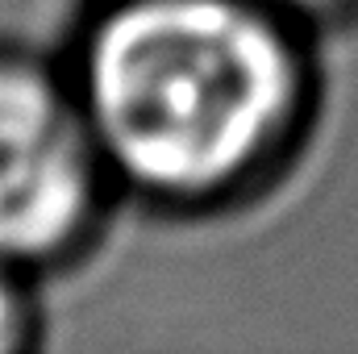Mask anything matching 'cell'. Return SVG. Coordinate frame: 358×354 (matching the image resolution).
Masks as SVG:
<instances>
[{
  "mask_svg": "<svg viewBox=\"0 0 358 354\" xmlns=\"http://www.w3.org/2000/svg\"><path fill=\"white\" fill-rule=\"evenodd\" d=\"M76 92L108 167L196 200L296 146L313 55L263 0H117L84 42Z\"/></svg>",
  "mask_w": 358,
  "mask_h": 354,
  "instance_id": "obj_1",
  "label": "cell"
},
{
  "mask_svg": "<svg viewBox=\"0 0 358 354\" xmlns=\"http://www.w3.org/2000/svg\"><path fill=\"white\" fill-rule=\"evenodd\" d=\"M104 150L80 92L0 63V263L63 255L92 221Z\"/></svg>",
  "mask_w": 358,
  "mask_h": 354,
  "instance_id": "obj_2",
  "label": "cell"
},
{
  "mask_svg": "<svg viewBox=\"0 0 358 354\" xmlns=\"http://www.w3.org/2000/svg\"><path fill=\"white\" fill-rule=\"evenodd\" d=\"M25 334V300L8 275V263H0V351H13Z\"/></svg>",
  "mask_w": 358,
  "mask_h": 354,
  "instance_id": "obj_3",
  "label": "cell"
},
{
  "mask_svg": "<svg viewBox=\"0 0 358 354\" xmlns=\"http://www.w3.org/2000/svg\"><path fill=\"white\" fill-rule=\"evenodd\" d=\"M263 4H271L275 13H283L287 21H308V25L321 29V25H329L338 17H346L358 0H263Z\"/></svg>",
  "mask_w": 358,
  "mask_h": 354,
  "instance_id": "obj_4",
  "label": "cell"
}]
</instances>
